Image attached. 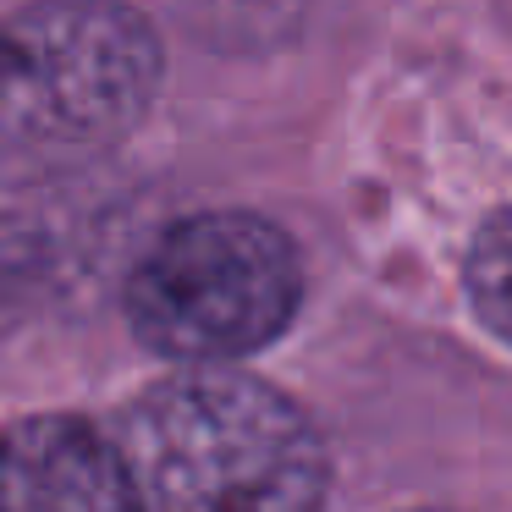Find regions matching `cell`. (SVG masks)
<instances>
[{"label":"cell","mask_w":512,"mask_h":512,"mask_svg":"<svg viewBox=\"0 0 512 512\" xmlns=\"http://www.w3.org/2000/svg\"><path fill=\"white\" fill-rule=\"evenodd\" d=\"M166 78L160 34L127 0H28L6 28V133L94 149L133 133Z\"/></svg>","instance_id":"3"},{"label":"cell","mask_w":512,"mask_h":512,"mask_svg":"<svg viewBox=\"0 0 512 512\" xmlns=\"http://www.w3.org/2000/svg\"><path fill=\"white\" fill-rule=\"evenodd\" d=\"M144 512H325L331 457L270 380L199 364L155 380L116 419Z\"/></svg>","instance_id":"1"},{"label":"cell","mask_w":512,"mask_h":512,"mask_svg":"<svg viewBox=\"0 0 512 512\" xmlns=\"http://www.w3.org/2000/svg\"><path fill=\"white\" fill-rule=\"evenodd\" d=\"M463 292L474 303L479 325L512 347V204L474 232L463 259Z\"/></svg>","instance_id":"5"},{"label":"cell","mask_w":512,"mask_h":512,"mask_svg":"<svg viewBox=\"0 0 512 512\" xmlns=\"http://www.w3.org/2000/svg\"><path fill=\"white\" fill-rule=\"evenodd\" d=\"M6 512H144L122 441L72 413H28L6 435Z\"/></svg>","instance_id":"4"},{"label":"cell","mask_w":512,"mask_h":512,"mask_svg":"<svg viewBox=\"0 0 512 512\" xmlns=\"http://www.w3.org/2000/svg\"><path fill=\"white\" fill-rule=\"evenodd\" d=\"M127 325L177 369L237 364L303 309V259L254 210H193L160 226L127 270Z\"/></svg>","instance_id":"2"}]
</instances>
